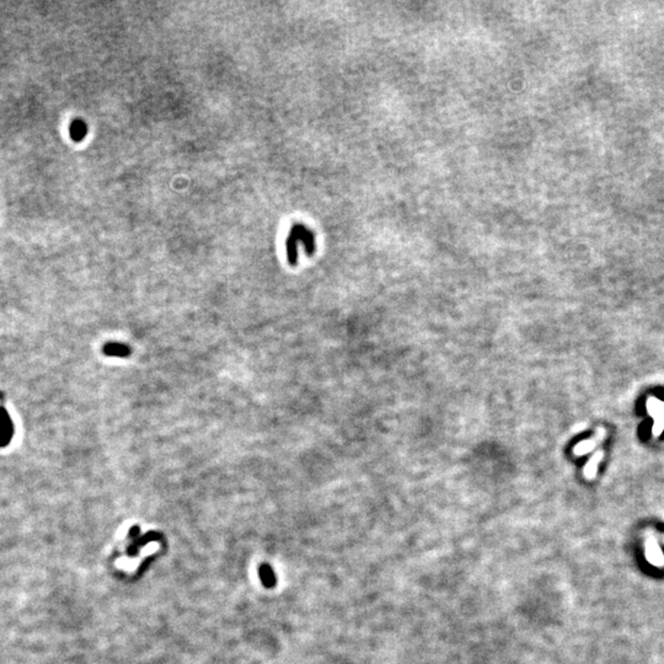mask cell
Listing matches in <instances>:
<instances>
[{
  "label": "cell",
  "instance_id": "6da1fadb",
  "mask_svg": "<svg viewBox=\"0 0 664 664\" xmlns=\"http://www.w3.org/2000/svg\"><path fill=\"white\" fill-rule=\"evenodd\" d=\"M102 353L107 357L128 358L132 354V348L126 343L107 342L103 345Z\"/></svg>",
  "mask_w": 664,
  "mask_h": 664
},
{
  "label": "cell",
  "instance_id": "7a4b0ae2",
  "mask_svg": "<svg viewBox=\"0 0 664 664\" xmlns=\"http://www.w3.org/2000/svg\"><path fill=\"white\" fill-rule=\"evenodd\" d=\"M13 434V426L7 412L0 410V444H7Z\"/></svg>",
  "mask_w": 664,
  "mask_h": 664
},
{
  "label": "cell",
  "instance_id": "3957f363",
  "mask_svg": "<svg viewBox=\"0 0 664 664\" xmlns=\"http://www.w3.org/2000/svg\"><path fill=\"white\" fill-rule=\"evenodd\" d=\"M86 134V125L83 121L77 120L70 126V135L74 140H82Z\"/></svg>",
  "mask_w": 664,
  "mask_h": 664
},
{
  "label": "cell",
  "instance_id": "277c9868",
  "mask_svg": "<svg viewBox=\"0 0 664 664\" xmlns=\"http://www.w3.org/2000/svg\"><path fill=\"white\" fill-rule=\"evenodd\" d=\"M260 577H261L262 583H264L266 587L268 588L273 587L274 583H276V578H274L272 568H271L268 565L261 566V568H260Z\"/></svg>",
  "mask_w": 664,
  "mask_h": 664
}]
</instances>
